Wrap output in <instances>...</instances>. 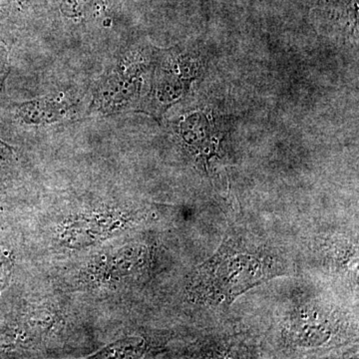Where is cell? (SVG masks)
<instances>
[{
    "mask_svg": "<svg viewBox=\"0 0 359 359\" xmlns=\"http://www.w3.org/2000/svg\"><path fill=\"white\" fill-rule=\"evenodd\" d=\"M34 0H0V13H18L27 8Z\"/></svg>",
    "mask_w": 359,
    "mask_h": 359,
    "instance_id": "cell-4",
    "label": "cell"
},
{
    "mask_svg": "<svg viewBox=\"0 0 359 359\" xmlns=\"http://www.w3.org/2000/svg\"><path fill=\"white\" fill-rule=\"evenodd\" d=\"M9 71H11V63H9L8 52L4 45L0 44V96L4 92Z\"/></svg>",
    "mask_w": 359,
    "mask_h": 359,
    "instance_id": "cell-3",
    "label": "cell"
},
{
    "mask_svg": "<svg viewBox=\"0 0 359 359\" xmlns=\"http://www.w3.org/2000/svg\"><path fill=\"white\" fill-rule=\"evenodd\" d=\"M72 104L65 97L48 96L16 106L18 119L28 124H41L58 121L67 115Z\"/></svg>",
    "mask_w": 359,
    "mask_h": 359,
    "instance_id": "cell-1",
    "label": "cell"
},
{
    "mask_svg": "<svg viewBox=\"0 0 359 359\" xmlns=\"http://www.w3.org/2000/svg\"><path fill=\"white\" fill-rule=\"evenodd\" d=\"M107 0H60V11L65 18L83 20L100 13Z\"/></svg>",
    "mask_w": 359,
    "mask_h": 359,
    "instance_id": "cell-2",
    "label": "cell"
}]
</instances>
